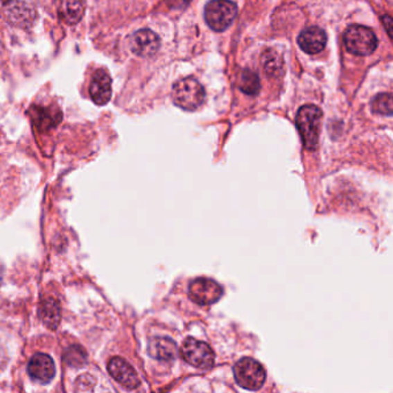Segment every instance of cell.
<instances>
[{
    "label": "cell",
    "mask_w": 393,
    "mask_h": 393,
    "mask_svg": "<svg viewBox=\"0 0 393 393\" xmlns=\"http://www.w3.org/2000/svg\"><path fill=\"white\" fill-rule=\"evenodd\" d=\"M323 113L316 105H304L297 114V127L307 150L317 149Z\"/></svg>",
    "instance_id": "1"
},
{
    "label": "cell",
    "mask_w": 393,
    "mask_h": 393,
    "mask_svg": "<svg viewBox=\"0 0 393 393\" xmlns=\"http://www.w3.org/2000/svg\"><path fill=\"white\" fill-rule=\"evenodd\" d=\"M204 88L193 78L180 80L172 89V99L175 105L186 111H195L204 102Z\"/></svg>",
    "instance_id": "2"
},
{
    "label": "cell",
    "mask_w": 393,
    "mask_h": 393,
    "mask_svg": "<svg viewBox=\"0 0 393 393\" xmlns=\"http://www.w3.org/2000/svg\"><path fill=\"white\" fill-rule=\"evenodd\" d=\"M347 51L356 55H369L377 48L376 35L365 26L353 24L347 28L344 35Z\"/></svg>",
    "instance_id": "3"
},
{
    "label": "cell",
    "mask_w": 393,
    "mask_h": 393,
    "mask_svg": "<svg viewBox=\"0 0 393 393\" xmlns=\"http://www.w3.org/2000/svg\"><path fill=\"white\" fill-rule=\"evenodd\" d=\"M236 383L247 390H260L265 382V370L256 360L243 358L233 368Z\"/></svg>",
    "instance_id": "4"
},
{
    "label": "cell",
    "mask_w": 393,
    "mask_h": 393,
    "mask_svg": "<svg viewBox=\"0 0 393 393\" xmlns=\"http://www.w3.org/2000/svg\"><path fill=\"white\" fill-rule=\"evenodd\" d=\"M238 8L229 0H212L205 5L204 19L212 30L224 31L236 19Z\"/></svg>",
    "instance_id": "5"
},
{
    "label": "cell",
    "mask_w": 393,
    "mask_h": 393,
    "mask_svg": "<svg viewBox=\"0 0 393 393\" xmlns=\"http://www.w3.org/2000/svg\"><path fill=\"white\" fill-rule=\"evenodd\" d=\"M182 359L191 366L207 369L215 363V353L204 342L195 338H187L180 349Z\"/></svg>",
    "instance_id": "6"
},
{
    "label": "cell",
    "mask_w": 393,
    "mask_h": 393,
    "mask_svg": "<svg viewBox=\"0 0 393 393\" xmlns=\"http://www.w3.org/2000/svg\"><path fill=\"white\" fill-rule=\"evenodd\" d=\"M222 288L209 278H198L189 285V297L201 306L215 304L222 297Z\"/></svg>",
    "instance_id": "7"
},
{
    "label": "cell",
    "mask_w": 393,
    "mask_h": 393,
    "mask_svg": "<svg viewBox=\"0 0 393 393\" xmlns=\"http://www.w3.org/2000/svg\"><path fill=\"white\" fill-rule=\"evenodd\" d=\"M107 370L113 380L130 390H134L140 385V378L137 376V372L123 358L116 356L110 360Z\"/></svg>",
    "instance_id": "8"
},
{
    "label": "cell",
    "mask_w": 393,
    "mask_h": 393,
    "mask_svg": "<svg viewBox=\"0 0 393 393\" xmlns=\"http://www.w3.org/2000/svg\"><path fill=\"white\" fill-rule=\"evenodd\" d=\"M161 46L158 35L149 29H141L130 37V50L139 57H152Z\"/></svg>",
    "instance_id": "9"
},
{
    "label": "cell",
    "mask_w": 393,
    "mask_h": 393,
    "mask_svg": "<svg viewBox=\"0 0 393 393\" xmlns=\"http://www.w3.org/2000/svg\"><path fill=\"white\" fill-rule=\"evenodd\" d=\"M28 374L31 380L38 383L48 384L55 375V366L51 356L38 353L31 358L28 365Z\"/></svg>",
    "instance_id": "10"
},
{
    "label": "cell",
    "mask_w": 393,
    "mask_h": 393,
    "mask_svg": "<svg viewBox=\"0 0 393 393\" xmlns=\"http://www.w3.org/2000/svg\"><path fill=\"white\" fill-rule=\"evenodd\" d=\"M90 97L97 105H105L112 96V80L107 71L97 69L89 87Z\"/></svg>",
    "instance_id": "11"
},
{
    "label": "cell",
    "mask_w": 393,
    "mask_h": 393,
    "mask_svg": "<svg viewBox=\"0 0 393 393\" xmlns=\"http://www.w3.org/2000/svg\"><path fill=\"white\" fill-rule=\"evenodd\" d=\"M326 41V34L320 27L306 28L304 31H301L297 38L301 50L308 55H316L321 52L325 48Z\"/></svg>",
    "instance_id": "12"
},
{
    "label": "cell",
    "mask_w": 393,
    "mask_h": 393,
    "mask_svg": "<svg viewBox=\"0 0 393 393\" xmlns=\"http://www.w3.org/2000/svg\"><path fill=\"white\" fill-rule=\"evenodd\" d=\"M148 351L151 358L159 361H172L178 354L175 342L168 338L151 339Z\"/></svg>",
    "instance_id": "13"
},
{
    "label": "cell",
    "mask_w": 393,
    "mask_h": 393,
    "mask_svg": "<svg viewBox=\"0 0 393 393\" xmlns=\"http://www.w3.org/2000/svg\"><path fill=\"white\" fill-rule=\"evenodd\" d=\"M38 316L44 323L45 326H48L49 329L55 330L58 328L60 320H62V308L58 301L53 297H48L42 301L40 304Z\"/></svg>",
    "instance_id": "14"
},
{
    "label": "cell",
    "mask_w": 393,
    "mask_h": 393,
    "mask_svg": "<svg viewBox=\"0 0 393 393\" xmlns=\"http://www.w3.org/2000/svg\"><path fill=\"white\" fill-rule=\"evenodd\" d=\"M59 17L67 24H79L85 13L82 0H58Z\"/></svg>",
    "instance_id": "15"
},
{
    "label": "cell",
    "mask_w": 393,
    "mask_h": 393,
    "mask_svg": "<svg viewBox=\"0 0 393 393\" xmlns=\"http://www.w3.org/2000/svg\"><path fill=\"white\" fill-rule=\"evenodd\" d=\"M261 64L268 76H281L283 74L284 59L272 49H268L262 53Z\"/></svg>",
    "instance_id": "16"
},
{
    "label": "cell",
    "mask_w": 393,
    "mask_h": 393,
    "mask_svg": "<svg viewBox=\"0 0 393 393\" xmlns=\"http://www.w3.org/2000/svg\"><path fill=\"white\" fill-rule=\"evenodd\" d=\"M261 83L259 76L250 69H245L240 79V89L247 95H256L260 91Z\"/></svg>",
    "instance_id": "17"
},
{
    "label": "cell",
    "mask_w": 393,
    "mask_h": 393,
    "mask_svg": "<svg viewBox=\"0 0 393 393\" xmlns=\"http://www.w3.org/2000/svg\"><path fill=\"white\" fill-rule=\"evenodd\" d=\"M35 114H36L35 121L41 130H46V128L49 130L50 127L55 126L58 123L59 119H57V112L52 111L51 109L38 107Z\"/></svg>",
    "instance_id": "18"
},
{
    "label": "cell",
    "mask_w": 393,
    "mask_h": 393,
    "mask_svg": "<svg viewBox=\"0 0 393 393\" xmlns=\"http://www.w3.org/2000/svg\"><path fill=\"white\" fill-rule=\"evenodd\" d=\"M392 95L391 94H380L372 102V109L374 112L391 116L392 114Z\"/></svg>",
    "instance_id": "19"
},
{
    "label": "cell",
    "mask_w": 393,
    "mask_h": 393,
    "mask_svg": "<svg viewBox=\"0 0 393 393\" xmlns=\"http://www.w3.org/2000/svg\"><path fill=\"white\" fill-rule=\"evenodd\" d=\"M65 363L71 367L80 368L82 367L87 361V354L85 349L80 346H71L65 352L64 356Z\"/></svg>",
    "instance_id": "20"
},
{
    "label": "cell",
    "mask_w": 393,
    "mask_h": 393,
    "mask_svg": "<svg viewBox=\"0 0 393 393\" xmlns=\"http://www.w3.org/2000/svg\"><path fill=\"white\" fill-rule=\"evenodd\" d=\"M79 378H81V380L83 381V384L76 383V385H78V390L79 391L91 390L94 385H95V380L90 381L89 383H88V381L91 378V376H90L89 374H87V375H85V376L79 377Z\"/></svg>",
    "instance_id": "21"
},
{
    "label": "cell",
    "mask_w": 393,
    "mask_h": 393,
    "mask_svg": "<svg viewBox=\"0 0 393 393\" xmlns=\"http://www.w3.org/2000/svg\"><path fill=\"white\" fill-rule=\"evenodd\" d=\"M383 24H387V30L390 35V37H392V34H391V29H392V19L390 17H383Z\"/></svg>",
    "instance_id": "22"
}]
</instances>
